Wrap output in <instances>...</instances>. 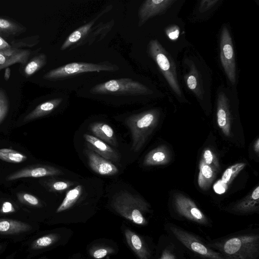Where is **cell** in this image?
Here are the masks:
<instances>
[{"mask_svg": "<svg viewBox=\"0 0 259 259\" xmlns=\"http://www.w3.org/2000/svg\"><path fill=\"white\" fill-rule=\"evenodd\" d=\"M112 205L119 214L134 223L140 225L147 224L144 215L149 210V205L141 197L121 191L114 197Z\"/></svg>", "mask_w": 259, "mask_h": 259, "instance_id": "1", "label": "cell"}, {"mask_svg": "<svg viewBox=\"0 0 259 259\" xmlns=\"http://www.w3.org/2000/svg\"><path fill=\"white\" fill-rule=\"evenodd\" d=\"M218 247L229 259H255L258 255V235L233 237L218 244Z\"/></svg>", "mask_w": 259, "mask_h": 259, "instance_id": "2", "label": "cell"}, {"mask_svg": "<svg viewBox=\"0 0 259 259\" xmlns=\"http://www.w3.org/2000/svg\"><path fill=\"white\" fill-rule=\"evenodd\" d=\"M158 117V111L151 110L132 115L126 119L125 123L132 134V150L137 152L142 148L157 125Z\"/></svg>", "mask_w": 259, "mask_h": 259, "instance_id": "3", "label": "cell"}, {"mask_svg": "<svg viewBox=\"0 0 259 259\" xmlns=\"http://www.w3.org/2000/svg\"><path fill=\"white\" fill-rule=\"evenodd\" d=\"M148 49L149 55L157 63L173 91L181 96L176 65L170 55L156 39L150 41Z\"/></svg>", "mask_w": 259, "mask_h": 259, "instance_id": "4", "label": "cell"}, {"mask_svg": "<svg viewBox=\"0 0 259 259\" xmlns=\"http://www.w3.org/2000/svg\"><path fill=\"white\" fill-rule=\"evenodd\" d=\"M95 94L139 95L149 94V90L141 83L128 78L112 79L94 86L91 90Z\"/></svg>", "mask_w": 259, "mask_h": 259, "instance_id": "5", "label": "cell"}, {"mask_svg": "<svg viewBox=\"0 0 259 259\" xmlns=\"http://www.w3.org/2000/svg\"><path fill=\"white\" fill-rule=\"evenodd\" d=\"M114 68L104 63H91L84 62L71 63L53 69L46 73L43 78L54 79L69 77L79 73L103 71H112Z\"/></svg>", "mask_w": 259, "mask_h": 259, "instance_id": "6", "label": "cell"}, {"mask_svg": "<svg viewBox=\"0 0 259 259\" xmlns=\"http://www.w3.org/2000/svg\"><path fill=\"white\" fill-rule=\"evenodd\" d=\"M220 58L225 72L230 81L236 83V65L232 40L226 27L222 29L220 39Z\"/></svg>", "mask_w": 259, "mask_h": 259, "instance_id": "7", "label": "cell"}, {"mask_svg": "<svg viewBox=\"0 0 259 259\" xmlns=\"http://www.w3.org/2000/svg\"><path fill=\"white\" fill-rule=\"evenodd\" d=\"M170 230L182 244L192 251L209 259H226L221 254L209 248L198 239L187 232L175 227H171Z\"/></svg>", "mask_w": 259, "mask_h": 259, "instance_id": "8", "label": "cell"}, {"mask_svg": "<svg viewBox=\"0 0 259 259\" xmlns=\"http://www.w3.org/2000/svg\"><path fill=\"white\" fill-rule=\"evenodd\" d=\"M174 204L178 212L187 219L201 224L207 223L205 215L190 198L177 194L174 196Z\"/></svg>", "mask_w": 259, "mask_h": 259, "instance_id": "9", "label": "cell"}, {"mask_svg": "<svg viewBox=\"0 0 259 259\" xmlns=\"http://www.w3.org/2000/svg\"><path fill=\"white\" fill-rule=\"evenodd\" d=\"M62 171L56 167L48 165H34L24 167L10 174L6 178L8 181L25 178H40L62 174Z\"/></svg>", "mask_w": 259, "mask_h": 259, "instance_id": "10", "label": "cell"}, {"mask_svg": "<svg viewBox=\"0 0 259 259\" xmlns=\"http://www.w3.org/2000/svg\"><path fill=\"white\" fill-rule=\"evenodd\" d=\"M175 1L147 0L140 6L139 12V26L145 23L149 18L164 12Z\"/></svg>", "mask_w": 259, "mask_h": 259, "instance_id": "11", "label": "cell"}, {"mask_svg": "<svg viewBox=\"0 0 259 259\" xmlns=\"http://www.w3.org/2000/svg\"><path fill=\"white\" fill-rule=\"evenodd\" d=\"M229 100L224 93L219 94L217 101V123L223 133L227 137L231 135V119Z\"/></svg>", "mask_w": 259, "mask_h": 259, "instance_id": "12", "label": "cell"}, {"mask_svg": "<svg viewBox=\"0 0 259 259\" xmlns=\"http://www.w3.org/2000/svg\"><path fill=\"white\" fill-rule=\"evenodd\" d=\"M90 167L101 175H113L118 172L117 167L108 160L102 157L90 149L85 150Z\"/></svg>", "mask_w": 259, "mask_h": 259, "instance_id": "13", "label": "cell"}, {"mask_svg": "<svg viewBox=\"0 0 259 259\" xmlns=\"http://www.w3.org/2000/svg\"><path fill=\"white\" fill-rule=\"evenodd\" d=\"M83 136L90 149L107 160L113 161L119 160L118 153L101 140L89 134H84Z\"/></svg>", "mask_w": 259, "mask_h": 259, "instance_id": "14", "label": "cell"}, {"mask_svg": "<svg viewBox=\"0 0 259 259\" xmlns=\"http://www.w3.org/2000/svg\"><path fill=\"white\" fill-rule=\"evenodd\" d=\"M35 52L36 51L23 49L10 53L0 52V70L17 63L25 65Z\"/></svg>", "mask_w": 259, "mask_h": 259, "instance_id": "15", "label": "cell"}, {"mask_svg": "<svg viewBox=\"0 0 259 259\" xmlns=\"http://www.w3.org/2000/svg\"><path fill=\"white\" fill-rule=\"evenodd\" d=\"M170 159V155L165 146H160L150 151L145 157L143 164L155 166L167 164Z\"/></svg>", "mask_w": 259, "mask_h": 259, "instance_id": "16", "label": "cell"}, {"mask_svg": "<svg viewBox=\"0 0 259 259\" xmlns=\"http://www.w3.org/2000/svg\"><path fill=\"white\" fill-rule=\"evenodd\" d=\"M126 242L140 259H149L150 253L142 239L129 229L124 231Z\"/></svg>", "mask_w": 259, "mask_h": 259, "instance_id": "17", "label": "cell"}, {"mask_svg": "<svg viewBox=\"0 0 259 259\" xmlns=\"http://www.w3.org/2000/svg\"><path fill=\"white\" fill-rule=\"evenodd\" d=\"M31 229V226L24 222L17 220L0 219V234L15 235L26 232Z\"/></svg>", "mask_w": 259, "mask_h": 259, "instance_id": "18", "label": "cell"}, {"mask_svg": "<svg viewBox=\"0 0 259 259\" xmlns=\"http://www.w3.org/2000/svg\"><path fill=\"white\" fill-rule=\"evenodd\" d=\"M62 101V98H55L39 104L24 117V121H29L50 114L60 104Z\"/></svg>", "mask_w": 259, "mask_h": 259, "instance_id": "19", "label": "cell"}, {"mask_svg": "<svg viewBox=\"0 0 259 259\" xmlns=\"http://www.w3.org/2000/svg\"><path fill=\"white\" fill-rule=\"evenodd\" d=\"M35 37L10 40L0 36V52L10 53L25 47H33L36 44L33 41L37 40V37L33 39Z\"/></svg>", "mask_w": 259, "mask_h": 259, "instance_id": "20", "label": "cell"}, {"mask_svg": "<svg viewBox=\"0 0 259 259\" xmlns=\"http://www.w3.org/2000/svg\"><path fill=\"white\" fill-rule=\"evenodd\" d=\"M95 21H92L87 24L82 25L75 31L72 32L66 39L62 45L60 49L65 50L69 47L75 44L77 45L79 41H82L86 38L87 35L90 33L92 30V27L94 24Z\"/></svg>", "mask_w": 259, "mask_h": 259, "instance_id": "21", "label": "cell"}, {"mask_svg": "<svg viewBox=\"0 0 259 259\" xmlns=\"http://www.w3.org/2000/svg\"><path fill=\"white\" fill-rule=\"evenodd\" d=\"M90 129L96 137L113 146L117 145L114 131L109 125L95 122L91 125Z\"/></svg>", "mask_w": 259, "mask_h": 259, "instance_id": "22", "label": "cell"}, {"mask_svg": "<svg viewBox=\"0 0 259 259\" xmlns=\"http://www.w3.org/2000/svg\"><path fill=\"white\" fill-rule=\"evenodd\" d=\"M218 171L206 164L201 159L199 163V172L198 177L199 187L203 190L209 188L214 180Z\"/></svg>", "mask_w": 259, "mask_h": 259, "instance_id": "23", "label": "cell"}, {"mask_svg": "<svg viewBox=\"0 0 259 259\" xmlns=\"http://www.w3.org/2000/svg\"><path fill=\"white\" fill-rule=\"evenodd\" d=\"M26 29L25 27L17 22L0 17V36L4 38L18 36Z\"/></svg>", "mask_w": 259, "mask_h": 259, "instance_id": "24", "label": "cell"}, {"mask_svg": "<svg viewBox=\"0 0 259 259\" xmlns=\"http://www.w3.org/2000/svg\"><path fill=\"white\" fill-rule=\"evenodd\" d=\"M190 69V72L185 77L187 85L198 97L200 98L203 92L199 74L193 65Z\"/></svg>", "mask_w": 259, "mask_h": 259, "instance_id": "25", "label": "cell"}, {"mask_svg": "<svg viewBox=\"0 0 259 259\" xmlns=\"http://www.w3.org/2000/svg\"><path fill=\"white\" fill-rule=\"evenodd\" d=\"M82 186L79 185L69 190L66 193L65 197L61 204L57 209L56 212L59 213L71 207L80 197L82 192Z\"/></svg>", "mask_w": 259, "mask_h": 259, "instance_id": "26", "label": "cell"}, {"mask_svg": "<svg viewBox=\"0 0 259 259\" xmlns=\"http://www.w3.org/2000/svg\"><path fill=\"white\" fill-rule=\"evenodd\" d=\"M47 62V56L44 53L39 54L25 65L23 69L24 75L29 77L34 74L44 66Z\"/></svg>", "mask_w": 259, "mask_h": 259, "instance_id": "27", "label": "cell"}, {"mask_svg": "<svg viewBox=\"0 0 259 259\" xmlns=\"http://www.w3.org/2000/svg\"><path fill=\"white\" fill-rule=\"evenodd\" d=\"M259 200H254L249 195L236 204L233 210L240 213H248L258 210Z\"/></svg>", "mask_w": 259, "mask_h": 259, "instance_id": "28", "label": "cell"}, {"mask_svg": "<svg viewBox=\"0 0 259 259\" xmlns=\"http://www.w3.org/2000/svg\"><path fill=\"white\" fill-rule=\"evenodd\" d=\"M27 156L13 149L9 148L0 149V159L8 162L21 163L27 159Z\"/></svg>", "mask_w": 259, "mask_h": 259, "instance_id": "29", "label": "cell"}, {"mask_svg": "<svg viewBox=\"0 0 259 259\" xmlns=\"http://www.w3.org/2000/svg\"><path fill=\"white\" fill-rule=\"evenodd\" d=\"M59 239V235L50 234L41 236L35 240L31 245L33 249H38L50 246L55 243Z\"/></svg>", "mask_w": 259, "mask_h": 259, "instance_id": "30", "label": "cell"}, {"mask_svg": "<svg viewBox=\"0 0 259 259\" xmlns=\"http://www.w3.org/2000/svg\"><path fill=\"white\" fill-rule=\"evenodd\" d=\"M245 165V163H238L230 166L224 172L221 180L229 185Z\"/></svg>", "mask_w": 259, "mask_h": 259, "instance_id": "31", "label": "cell"}, {"mask_svg": "<svg viewBox=\"0 0 259 259\" xmlns=\"http://www.w3.org/2000/svg\"><path fill=\"white\" fill-rule=\"evenodd\" d=\"M202 159L206 164L212 167L218 171L220 169V165L218 158L211 150L209 149L204 150Z\"/></svg>", "mask_w": 259, "mask_h": 259, "instance_id": "32", "label": "cell"}, {"mask_svg": "<svg viewBox=\"0 0 259 259\" xmlns=\"http://www.w3.org/2000/svg\"><path fill=\"white\" fill-rule=\"evenodd\" d=\"M9 107V100L6 92L0 88V123L6 116Z\"/></svg>", "mask_w": 259, "mask_h": 259, "instance_id": "33", "label": "cell"}, {"mask_svg": "<svg viewBox=\"0 0 259 259\" xmlns=\"http://www.w3.org/2000/svg\"><path fill=\"white\" fill-rule=\"evenodd\" d=\"M18 198L21 203L36 207L41 206L39 199L35 196L27 193H19L17 194Z\"/></svg>", "mask_w": 259, "mask_h": 259, "instance_id": "34", "label": "cell"}, {"mask_svg": "<svg viewBox=\"0 0 259 259\" xmlns=\"http://www.w3.org/2000/svg\"><path fill=\"white\" fill-rule=\"evenodd\" d=\"M73 184L70 182L57 181L54 182L52 185V189L56 191H62L68 189Z\"/></svg>", "mask_w": 259, "mask_h": 259, "instance_id": "35", "label": "cell"}, {"mask_svg": "<svg viewBox=\"0 0 259 259\" xmlns=\"http://www.w3.org/2000/svg\"><path fill=\"white\" fill-rule=\"evenodd\" d=\"M213 188L215 193L222 194L227 190L228 185L221 180H219L213 185Z\"/></svg>", "mask_w": 259, "mask_h": 259, "instance_id": "36", "label": "cell"}, {"mask_svg": "<svg viewBox=\"0 0 259 259\" xmlns=\"http://www.w3.org/2000/svg\"><path fill=\"white\" fill-rule=\"evenodd\" d=\"M218 2L217 0H203L200 2L199 11L200 12H204L210 9Z\"/></svg>", "mask_w": 259, "mask_h": 259, "instance_id": "37", "label": "cell"}, {"mask_svg": "<svg viewBox=\"0 0 259 259\" xmlns=\"http://www.w3.org/2000/svg\"><path fill=\"white\" fill-rule=\"evenodd\" d=\"M166 33L171 39H176L179 34V28L177 26H173L166 30Z\"/></svg>", "mask_w": 259, "mask_h": 259, "instance_id": "38", "label": "cell"}, {"mask_svg": "<svg viewBox=\"0 0 259 259\" xmlns=\"http://www.w3.org/2000/svg\"><path fill=\"white\" fill-rule=\"evenodd\" d=\"M3 213H11L15 211V209L12 204L8 201L3 203L1 210Z\"/></svg>", "mask_w": 259, "mask_h": 259, "instance_id": "39", "label": "cell"}, {"mask_svg": "<svg viewBox=\"0 0 259 259\" xmlns=\"http://www.w3.org/2000/svg\"><path fill=\"white\" fill-rule=\"evenodd\" d=\"M108 252V250L106 248H100L94 251L93 256L97 259H101L105 257Z\"/></svg>", "mask_w": 259, "mask_h": 259, "instance_id": "40", "label": "cell"}, {"mask_svg": "<svg viewBox=\"0 0 259 259\" xmlns=\"http://www.w3.org/2000/svg\"><path fill=\"white\" fill-rule=\"evenodd\" d=\"M159 259H176L175 255L171 253V252L168 250L165 249Z\"/></svg>", "mask_w": 259, "mask_h": 259, "instance_id": "41", "label": "cell"}, {"mask_svg": "<svg viewBox=\"0 0 259 259\" xmlns=\"http://www.w3.org/2000/svg\"><path fill=\"white\" fill-rule=\"evenodd\" d=\"M251 198L254 200H259V186H257L250 194Z\"/></svg>", "mask_w": 259, "mask_h": 259, "instance_id": "42", "label": "cell"}, {"mask_svg": "<svg viewBox=\"0 0 259 259\" xmlns=\"http://www.w3.org/2000/svg\"><path fill=\"white\" fill-rule=\"evenodd\" d=\"M11 69L9 67H7L5 70L4 78L6 80H8L10 76Z\"/></svg>", "mask_w": 259, "mask_h": 259, "instance_id": "43", "label": "cell"}, {"mask_svg": "<svg viewBox=\"0 0 259 259\" xmlns=\"http://www.w3.org/2000/svg\"><path fill=\"white\" fill-rule=\"evenodd\" d=\"M254 150L258 153L259 151V139H257L254 144Z\"/></svg>", "mask_w": 259, "mask_h": 259, "instance_id": "44", "label": "cell"}, {"mask_svg": "<svg viewBox=\"0 0 259 259\" xmlns=\"http://www.w3.org/2000/svg\"><path fill=\"white\" fill-rule=\"evenodd\" d=\"M2 248V246L0 245V249Z\"/></svg>", "mask_w": 259, "mask_h": 259, "instance_id": "45", "label": "cell"}]
</instances>
